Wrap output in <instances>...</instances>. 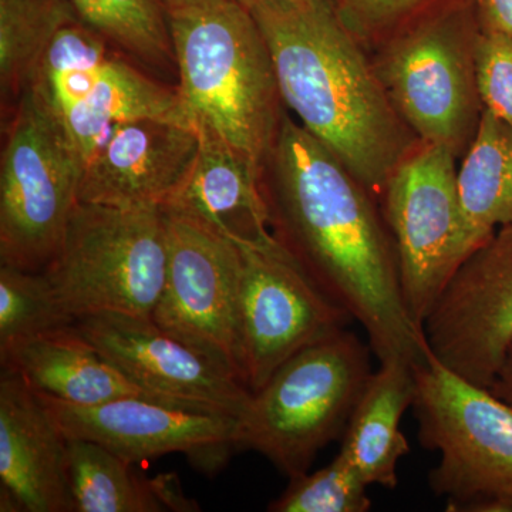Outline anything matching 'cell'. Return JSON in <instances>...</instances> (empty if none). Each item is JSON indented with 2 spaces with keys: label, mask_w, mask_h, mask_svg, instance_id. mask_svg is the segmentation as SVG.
I'll use <instances>...</instances> for the list:
<instances>
[{
  "label": "cell",
  "mask_w": 512,
  "mask_h": 512,
  "mask_svg": "<svg viewBox=\"0 0 512 512\" xmlns=\"http://www.w3.org/2000/svg\"><path fill=\"white\" fill-rule=\"evenodd\" d=\"M265 190L271 228L309 278L363 326L379 362L429 355L410 316L392 235L373 195L330 148L282 117Z\"/></svg>",
  "instance_id": "obj_1"
},
{
  "label": "cell",
  "mask_w": 512,
  "mask_h": 512,
  "mask_svg": "<svg viewBox=\"0 0 512 512\" xmlns=\"http://www.w3.org/2000/svg\"><path fill=\"white\" fill-rule=\"evenodd\" d=\"M249 12L286 106L370 194L383 195L412 154L413 131L329 0L261 3Z\"/></svg>",
  "instance_id": "obj_2"
},
{
  "label": "cell",
  "mask_w": 512,
  "mask_h": 512,
  "mask_svg": "<svg viewBox=\"0 0 512 512\" xmlns=\"http://www.w3.org/2000/svg\"><path fill=\"white\" fill-rule=\"evenodd\" d=\"M164 12L178 94L195 127L210 128L262 173L281 126V93L254 16L237 0Z\"/></svg>",
  "instance_id": "obj_3"
},
{
  "label": "cell",
  "mask_w": 512,
  "mask_h": 512,
  "mask_svg": "<svg viewBox=\"0 0 512 512\" xmlns=\"http://www.w3.org/2000/svg\"><path fill=\"white\" fill-rule=\"evenodd\" d=\"M370 353L348 328L296 353L252 393L237 447L262 454L288 478L308 473L320 451L345 434L373 373Z\"/></svg>",
  "instance_id": "obj_4"
},
{
  "label": "cell",
  "mask_w": 512,
  "mask_h": 512,
  "mask_svg": "<svg viewBox=\"0 0 512 512\" xmlns=\"http://www.w3.org/2000/svg\"><path fill=\"white\" fill-rule=\"evenodd\" d=\"M167 265L164 208L79 202L55 258L42 272L72 322L99 313L151 319Z\"/></svg>",
  "instance_id": "obj_5"
},
{
  "label": "cell",
  "mask_w": 512,
  "mask_h": 512,
  "mask_svg": "<svg viewBox=\"0 0 512 512\" xmlns=\"http://www.w3.org/2000/svg\"><path fill=\"white\" fill-rule=\"evenodd\" d=\"M417 437L440 460L431 491L448 512H473L484 501L512 497V407L468 382L434 356L414 366Z\"/></svg>",
  "instance_id": "obj_6"
},
{
  "label": "cell",
  "mask_w": 512,
  "mask_h": 512,
  "mask_svg": "<svg viewBox=\"0 0 512 512\" xmlns=\"http://www.w3.org/2000/svg\"><path fill=\"white\" fill-rule=\"evenodd\" d=\"M83 168L59 116L26 84L2 154V265L42 272L50 264L79 204Z\"/></svg>",
  "instance_id": "obj_7"
},
{
  "label": "cell",
  "mask_w": 512,
  "mask_h": 512,
  "mask_svg": "<svg viewBox=\"0 0 512 512\" xmlns=\"http://www.w3.org/2000/svg\"><path fill=\"white\" fill-rule=\"evenodd\" d=\"M383 197L404 302L421 328L476 249L461 204L456 153L443 144H424L393 171Z\"/></svg>",
  "instance_id": "obj_8"
},
{
  "label": "cell",
  "mask_w": 512,
  "mask_h": 512,
  "mask_svg": "<svg viewBox=\"0 0 512 512\" xmlns=\"http://www.w3.org/2000/svg\"><path fill=\"white\" fill-rule=\"evenodd\" d=\"M168 265L154 323L245 384L239 339L241 251L190 215L164 208ZM247 386V384H245Z\"/></svg>",
  "instance_id": "obj_9"
},
{
  "label": "cell",
  "mask_w": 512,
  "mask_h": 512,
  "mask_svg": "<svg viewBox=\"0 0 512 512\" xmlns=\"http://www.w3.org/2000/svg\"><path fill=\"white\" fill-rule=\"evenodd\" d=\"M238 247L242 369L255 393L296 353L348 328L353 318L322 292L279 239Z\"/></svg>",
  "instance_id": "obj_10"
},
{
  "label": "cell",
  "mask_w": 512,
  "mask_h": 512,
  "mask_svg": "<svg viewBox=\"0 0 512 512\" xmlns=\"http://www.w3.org/2000/svg\"><path fill=\"white\" fill-rule=\"evenodd\" d=\"M477 35L434 20L384 53L376 72L394 109L424 144H443L457 154L473 141L484 111L474 63Z\"/></svg>",
  "instance_id": "obj_11"
},
{
  "label": "cell",
  "mask_w": 512,
  "mask_h": 512,
  "mask_svg": "<svg viewBox=\"0 0 512 512\" xmlns=\"http://www.w3.org/2000/svg\"><path fill=\"white\" fill-rule=\"evenodd\" d=\"M421 329L434 359L490 389L512 349V225L464 259Z\"/></svg>",
  "instance_id": "obj_12"
},
{
  "label": "cell",
  "mask_w": 512,
  "mask_h": 512,
  "mask_svg": "<svg viewBox=\"0 0 512 512\" xmlns=\"http://www.w3.org/2000/svg\"><path fill=\"white\" fill-rule=\"evenodd\" d=\"M101 355L151 399L238 419L252 392L231 370L151 319L99 313L74 322Z\"/></svg>",
  "instance_id": "obj_13"
},
{
  "label": "cell",
  "mask_w": 512,
  "mask_h": 512,
  "mask_svg": "<svg viewBox=\"0 0 512 512\" xmlns=\"http://www.w3.org/2000/svg\"><path fill=\"white\" fill-rule=\"evenodd\" d=\"M39 396L67 439L93 441L133 464L181 453L198 471L212 474L238 448V419L225 414L150 397L79 407Z\"/></svg>",
  "instance_id": "obj_14"
},
{
  "label": "cell",
  "mask_w": 512,
  "mask_h": 512,
  "mask_svg": "<svg viewBox=\"0 0 512 512\" xmlns=\"http://www.w3.org/2000/svg\"><path fill=\"white\" fill-rule=\"evenodd\" d=\"M198 148V131L173 121L117 124L84 165L79 202L168 207L187 183Z\"/></svg>",
  "instance_id": "obj_15"
},
{
  "label": "cell",
  "mask_w": 512,
  "mask_h": 512,
  "mask_svg": "<svg viewBox=\"0 0 512 512\" xmlns=\"http://www.w3.org/2000/svg\"><path fill=\"white\" fill-rule=\"evenodd\" d=\"M0 511L73 512L69 439L18 373L0 377Z\"/></svg>",
  "instance_id": "obj_16"
},
{
  "label": "cell",
  "mask_w": 512,
  "mask_h": 512,
  "mask_svg": "<svg viewBox=\"0 0 512 512\" xmlns=\"http://www.w3.org/2000/svg\"><path fill=\"white\" fill-rule=\"evenodd\" d=\"M197 131L200 148L190 177L165 208L190 215L238 245L274 244L262 173L210 128Z\"/></svg>",
  "instance_id": "obj_17"
},
{
  "label": "cell",
  "mask_w": 512,
  "mask_h": 512,
  "mask_svg": "<svg viewBox=\"0 0 512 512\" xmlns=\"http://www.w3.org/2000/svg\"><path fill=\"white\" fill-rule=\"evenodd\" d=\"M0 362L2 369L18 373L36 393L72 406L148 397L74 323L23 340L0 353Z\"/></svg>",
  "instance_id": "obj_18"
},
{
  "label": "cell",
  "mask_w": 512,
  "mask_h": 512,
  "mask_svg": "<svg viewBox=\"0 0 512 512\" xmlns=\"http://www.w3.org/2000/svg\"><path fill=\"white\" fill-rule=\"evenodd\" d=\"M379 363L353 410L340 451L369 487L394 490L399 461L410 453L400 421L413 404L416 365L399 359Z\"/></svg>",
  "instance_id": "obj_19"
},
{
  "label": "cell",
  "mask_w": 512,
  "mask_h": 512,
  "mask_svg": "<svg viewBox=\"0 0 512 512\" xmlns=\"http://www.w3.org/2000/svg\"><path fill=\"white\" fill-rule=\"evenodd\" d=\"M173 121L194 128L180 94L110 59L92 92L60 117L74 150L86 165L117 124L134 120Z\"/></svg>",
  "instance_id": "obj_20"
},
{
  "label": "cell",
  "mask_w": 512,
  "mask_h": 512,
  "mask_svg": "<svg viewBox=\"0 0 512 512\" xmlns=\"http://www.w3.org/2000/svg\"><path fill=\"white\" fill-rule=\"evenodd\" d=\"M458 188L476 248L512 225V126L487 110L458 170Z\"/></svg>",
  "instance_id": "obj_21"
},
{
  "label": "cell",
  "mask_w": 512,
  "mask_h": 512,
  "mask_svg": "<svg viewBox=\"0 0 512 512\" xmlns=\"http://www.w3.org/2000/svg\"><path fill=\"white\" fill-rule=\"evenodd\" d=\"M73 512H161L153 480L133 463L89 440L69 439Z\"/></svg>",
  "instance_id": "obj_22"
},
{
  "label": "cell",
  "mask_w": 512,
  "mask_h": 512,
  "mask_svg": "<svg viewBox=\"0 0 512 512\" xmlns=\"http://www.w3.org/2000/svg\"><path fill=\"white\" fill-rule=\"evenodd\" d=\"M110 59L104 37L76 18L57 30L26 84L60 119L92 92Z\"/></svg>",
  "instance_id": "obj_23"
},
{
  "label": "cell",
  "mask_w": 512,
  "mask_h": 512,
  "mask_svg": "<svg viewBox=\"0 0 512 512\" xmlns=\"http://www.w3.org/2000/svg\"><path fill=\"white\" fill-rule=\"evenodd\" d=\"M76 18L69 0H0L3 92L26 86L57 30Z\"/></svg>",
  "instance_id": "obj_24"
},
{
  "label": "cell",
  "mask_w": 512,
  "mask_h": 512,
  "mask_svg": "<svg viewBox=\"0 0 512 512\" xmlns=\"http://www.w3.org/2000/svg\"><path fill=\"white\" fill-rule=\"evenodd\" d=\"M77 18L104 39L144 59L170 55L171 36L160 0H69Z\"/></svg>",
  "instance_id": "obj_25"
},
{
  "label": "cell",
  "mask_w": 512,
  "mask_h": 512,
  "mask_svg": "<svg viewBox=\"0 0 512 512\" xmlns=\"http://www.w3.org/2000/svg\"><path fill=\"white\" fill-rule=\"evenodd\" d=\"M72 323L57 306L43 272L0 266V353Z\"/></svg>",
  "instance_id": "obj_26"
},
{
  "label": "cell",
  "mask_w": 512,
  "mask_h": 512,
  "mask_svg": "<svg viewBox=\"0 0 512 512\" xmlns=\"http://www.w3.org/2000/svg\"><path fill=\"white\" fill-rule=\"evenodd\" d=\"M349 458L338 456L315 473L289 478L284 493L268 505L272 512H367L372 500Z\"/></svg>",
  "instance_id": "obj_27"
},
{
  "label": "cell",
  "mask_w": 512,
  "mask_h": 512,
  "mask_svg": "<svg viewBox=\"0 0 512 512\" xmlns=\"http://www.w3.org/2000/svg\"><path fill=\"white\" fill-rule=\"evenodd\" d=\"M474 63L483 109L512 126V36L481 28Z\"/></svg>",
  "instance_id": "obj_28"
},
{
  "label": "cell",
  "mask_w": 512,
  "mask_h": 512,
  "mask_svg": "<svg viewBox=\"0 0 512 512\" xmlns=\"http://www.w3.org/2000/svg\"><path fill=\"white\" fill-rule=\"evenodd\" d=\"M420 0H346L360 19L369 23H382L402 15Z\"/></svg>",
  "instance_id": "obj_29"
},
{
  "label": "cell",
  "mask_w": 512,
  "mask_h": 512,
  "mask_svg": "<svg viewBox=\"0 0 512 512\" xmlns=\"http://www.w3.org/2000/svg\"><path fill=\"white\" fill-rule=\"evenodd\" d=\"M154 491L165 510L178 512L200 511L197 503L188 500L181 488L177 474L168 473L153 478Z\"/></svg>",
  "instance_id": "obj_30"
},
{
  "label": "cell",
  "mask_w": 512,
  "mask_h": 512,
  "mask_svg": "<svg viewBox=\"0 0 512 512\" xmlns=\"http://www.w3.org/2000/svg\"><path fill=\"white\" fill-rule=\"evenodd\" d=\"M481 28L512 36V0H477Z\"/></svg>",
  "instance_id": "obj_31"
},
{
  "label": "cell",
  "mask_w": 512,
  "mask_h": 512,
  "mask_svg": "<svg viewBox=\"0 0 512 512\" xmlns=\"http://www.w3.org/2000/svg\"><path fill=\"white\" fill-rule=\"evenodd\" d=\"M490 390L512 407V349L508 353L500 373L491 384Z\"/></svg>",
  "instance_id": "obj_32"
},
{
  "label": "cell",
  "mask_w": 512,
  "mask_h": 512,
  "mask_svg": "<svg viewBox=\"0 0 512 512\" xmlns=\"http://www.w3.org/2000/svg\"><path fill=\"white\" fill-rule=\"evenodd\" d=\"M217 2H221V0H160L164 10L185 8V6L210 5V3Z\"/></svg>",
  "instance_id": "obj_33"
},
{
  "label": "cell",
  "mask_w": 512,
  "mask_h": 512,
  "mask_svg": "<svg viewBox=\"0 0 512 512\" xmlns=\"http://www.w3.org/2000/svg\"><path fill=\"white\" fill-rule=\"evenodd\" d=\"M238 3H241L245 8L252 9L254 6L261 5V3L268 2H295V0H237Z\"/></svg>",
  "instance_id": "obj_34"
}]
</instances>
